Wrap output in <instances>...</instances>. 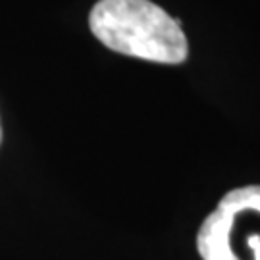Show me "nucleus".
<instances>
[{
	"label": "nucleus",
	"instance_id": "f257e3e1",
	"mask_svg": "<svg viewBox=\"0 0 260 260\" xmlns=\"http://www.w3.org/2000/svg\"><path fill=\"white\" fill-rule=\"evenodd\" d=\"M89 27L106 48L156 64H183L189 43L181 21L150 0H99Z\"/></svg>",
	"mask_w": 260,
	"mask_h": 260
},
{
	"label": "nucleus",
	"instance_id": "f03ea898",
	"mask_svg": "<svg viewBox=\"0 0 260 260\" xmlns=\"http://www.w3.org/2000/svg\"><path fill=\"white\" fill-rule=\"evenodd\" d=\"M235 216L214 210L205 218L197 233V251L203 260H239L232 251V235Z\"/></svg>",
	"mask_w": 260,
	"mask_h": 260
},
{
	"label": "nucleus",
	"instance_id": "7ed1b4c3",
	"mask_svg": "<svg viewBox=\"0 0 260 260\" xmlns=\"http://www.w3.org/2000/svg\"><path fill=\"white\" fill-rule=\"evenodd\" d=\"M218 210L237 216L243 210H256L260 212V185H247L233 189L220 199Z\"/></svg>",
	"mask_w": 260,
	"mask_h": 260
},
{
	"label": "nucleus",
	"instance_id": "20e7f679",
	"mask_svg": "<svg viewBox=\"0 0 260 260\" xmlns=\"http://www.w3.org/2000/svg\"><path fill=\"white\" fill-rule=\"evenodd\" d=\"M249 245H251V249L254 251V260H260V237L258 235H252L251 239H249Z\"/></svg>",
	"mask_w": 260,
	"mask_h": 260
},
{
	"label": "nucleus",
	"instance_id": "39448f33",
	"mask_svg": "<svg viewBox=\"0 0 260 260\" xmlns=\"http://www.w3.org/2000/svg\"><path fill=\"white\" fill-rule=\"evenodd\" d=\"M0 141H2V125H0Z\"/></svg>",
	"mask_w": 260,
	"mask_h": 260
}]
</instances>
